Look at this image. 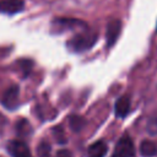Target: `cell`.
<instances>
[{"label": "cell", "mask_w": 157, "mask_h": 157, "mask_svg": "<svg viewBox=\"0 0 157 157\" xmlns=\"http://www.w3.org/2000/svg\"><path fill=\"white\" fill-rule=\"evenodd\" d=\"M97 39H98L97 32H94L92 29L85 28L83 32L77 33L71 39H69L67 43H66V45H67V49L70 52L82 53V52H86V50L91 49L96 44Z\"/></svg>", "instance_id": "obj_1"}, {"label": "cell", "mask_w": 157, "mask_h": 157, "mask_svg": "<svg viewBox=\"0 0 157 157\" xmlns=\"http://www.w3.org/2000/svg\"><path fill=\"white\" fill-rule=\"evenodd\" d=\"M135 147L134 142L129 136H123L115 145L114 157H134Z\"/></svg>", "instance_id": "obj_2"}, {"label": "cell", "mask_w": 157, "mask_h": 157, "mask_svg": "<svg viewBox=\"0 0 157 157\" xmlns=\"http://www.w3.org/2000/svg\"><path fill=\"white\" fill-rule=\"evenodd\" d=\"M7 152L12 157H33L27 144L21 140H10L7 144Z\"/></svg>", "instance_id": "obj_3"}, {"label": "cell", "mask_w": 157, "mask_h": 157, "mask_svg": "<svg viewBox=\"0 0 157 157\" xmlns=\"http://www.w3.org/2000/svg\"><path fill=\"white\" fill-rule=\"evenodd\" d=\"M121 32V21L120 20H112L107 25V31H105V42L107 47L110 48L115 44L118 40L119 36Z\"/></svg>", "instance_id": "obj_4"}, {"label": "cell", "mask_w": 157, "mask_h": 157, "mask_svg": "<svg viewBox=\"0 0 157 157\" xmlns=\"http://www.w3.org/2000/svg\"><path fill=\"white\" fill-rule=\"evenodd\" d=\"M18 97H20L18 86L13 85V86H10L4 92V96H2L1 102H2L4 107H6L7 109H15L18 105Z\"/></svg>", "instance_id": "obj_5"}, {"label": "cell", "mask_w": 157, "mask_h": 157, "mask_svg": "<svg viewBox=\"0 0 157 157\" xmlns=\"http://www.w3.org/2000/svg\"><path fill=\"white\" fill-rule=\"evenodd\" d=\"M25 9L23 0H0V12L15 15Z\"/></svg>", "instance_id": "obj_6"}, {"label": "cell", "mask_w": 157, "mask_h": 157, "mask_svg": "<svg viewBox=\"0 0 157 157\" xmlns=\"http://www.w3.org/2000/svg\"><path fill=\"white\" fill-rule=\"evenodd\" d=\"M108 151V146L105 141L99 140L92 144L87 150V157H104Z\"/></svg>", "instance_id": "obj_7"}, {"label": "cell", "mask_w": 157, "mask_h": 157, "mask_svg": "<svg viewBox=\"0 0 157 157\" xmlns=\"http://www.w3.org/2000/svg\"><path fill=\"white\" fill-rule=\"evenodd\" d=\"M114 110H115V115L119 117V118H124L128 115L129 110H130V99L128 96H123L120 97L117 102H115V107H114Z\"/></svg>", "instance_id": "obj_8"}, {"label": "cell", "mask_w": 157, "mask_h": 157, "mask_svg": "<svg viewBox=\"0 0 157 157\" xmlns=\"http://www.w3.org/2000/svg\"><path fill=\"white\" fill-rule=\"evenodd\" d=\"M140 153L144 157H152L157 153V145L153 141L145 140L140 145Z\"/></svg>", "instance_id": "obj_9"}, {"label": "cell", "mask_w": 157, "mask_h": 157, "mask_svg": "<svg viewBox=\"0 0 157 157\" xmlns=\"http://www.w3.org/2000/svg\"><path fill=\"white\" fill-rule=\"evenodd\" d=\"M54 25L55 26H60L63 29H66V28H74V27H83L86 28L85 23H80L78 21L76 20H67V18H58L54 21Z\"/></svg>", "instance_id": "obj_10"}, {"label": "cell", "mask_w": 157, "mask_h": 157, "mask_svg": "<svg viewBox=\"0 0 157 157\" xmlns=\"http://www.w3.org/2000/svg\"><path fill=\"white\" fill-rule=\"evenodd\" d=\"M69 125L71 128V130H74L75 132H78L80 130H82L83 125H85V119L82 117L78 115H74L69 118Z\"/></svg>", "instance_id": "obj_11"}, {"label": "cell", "mask_w": 157, "mask_h": 157, "mask_svg": "<svg viewBox=\"0 0 157 157\" xmlns=\"http://www.w3.org/2000/svg\"><path fill=\"white\" fill-rule=\"evenodd\" d=\"M50 151H52V147H50V145H49L48 141L42 140L38 144V147H37L38 157H52L50 156Z\"/></svg>", "instance_id": "obj_12"}, {"label": "cell", "mask_w": 157, "mask_h": 157, "mask_svg": "<svg viewBox=\"0 0 157 157\" xmlns=\"http://www.w3.org/2000/svg\"><path fill=\"white\" fill-rule=\"evenodd\" d=\"M26 128H31L29 124H28V121H27V120H23V119L20 120V123L17 124V131H18V134H20V135H23V134L29 135L31 130H26Z\"/></svg>", "instance_id": "obj_13"}, {"label": "cell", "mask_w": 157, "mask_h": 157, "mask_svg": "<svg viewBox=\"0 0 157 157\" xmlns=\"http://www.w3.org/2000/svg\"><path fill=\"white\" fill-rule=\"evenodd\" d=\"M6 125H7V119H6V117H5V115H2V114L0 113V135H1V134H2V131L5 130Z\"/></svg>", "instance_id": "obj_14"}, {"label": "cell", "mask_w": 157, "mask_h": 157, "mask_svg": "<svg viewBox=\"0 0 157 157\" xmlns=\"http://www.w3.org/2000/svg\"><path fill=\"white\" fill-rule=\"evenodd\" d=\"M56 157H74V156L69 150H60V151H58Z\"/></svg>", "instance_id": "obj_15"}, {"label": "cell", "mask_w": 157, "mask_h": 157, "mask_svg": "<svg viewBox=\"0 0 157 157\" xmlns=\"http://www.w3.org/2000/svg\"><path fill=\"white\" fill-rule=\"evenodd\" d=\"M113 157H114V156H113Z\"/></svg>", "instance_id": "obj_16"}]
</instances>
